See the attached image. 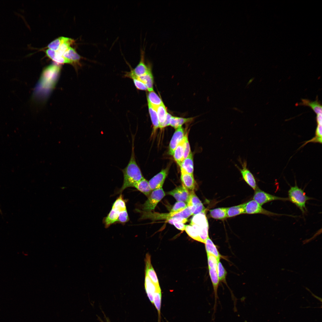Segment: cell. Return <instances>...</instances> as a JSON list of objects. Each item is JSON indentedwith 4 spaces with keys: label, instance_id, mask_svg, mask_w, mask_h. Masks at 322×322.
<instances>
[{
    "label": "cell",
    "instance_id": "6da1fadb",
    "mask_svg": "<svg viewBox=\"0 0 322 322\" xmlns=\"http://www.w3.org/2000/svg\"><path fill=\"white\" fill-rule=\"evenodd\" d=\"M132 145L131 156L126 166L122 170L123 175V185L119 191L121 193L129 187H134L135 184L144 177L138 165L135 158L134 151V136L132 135Z\"/></svg>",
    "mask_w": 322,
    "mask_h": 322
},
{
    "label": "cell",
    "instance_id": "7a4b0ae2",
    "mask_svg": "<svg viewBox=\"0 0 322 322\" xmlns=\"http://www.w3.org/2000/svg\"><path fill=\"white\" fill-rule=\"evenodd\" d=\"M195 230L199 238V242L205 244L209 236V225L205 212L193 215L190 225Z\"/></svg>",
    "mask_w": 322,
    "mask_h": 322
},
{
    "label": "cell",
    "instance_id": "3957f363",
    "mask_svg": "<svg viewBox=\"0 0 322 322\" xmlns=\"http://www.w3.org/2000/svg\"><path fill=\"white\" fill-rule=\"evenodd\" d=\"M127 210L126 201L121 194L113 203L112 208L103 219L105 227L108 228L111 225L117 223L120 213Z\"/></svg>",
    "mask_w": 322,
    "mask_h": 322
},
{
    "label": "cell",
    "instance_id": "277c9868",
    "mask_svg": "<svg viewBox=\"0 0 322 322\" xmlns=\"http://www.w3.org/2000/svg\"><path fill=\"white\" fill-rule=\"evenodd\" d=\"M288 194L289 201L298 208L303 214H305L307 211L306 202L312 198L307 196L304 191L298 186L296 183L294 186L290 187Z\"/></svg>",
    "mask_w": 322,
    "mask_h": 322
},
{
    "label": "cell",
    "instance_id": "5b68a950",
    "mask_svg": "<svg viewBox=\"0 0 322 322\" xmlns=\"http://www.w3.org/2000/svg\"><path fill=\"white\" fill-rule=\"evenodd\" d=\"M165 195L162 188L152 191L148 199L142 206L143 211L149 212L154 210L158 203Z\"/></svg>",
    "mask_w": 322,
    "mask_h": 322
},
{
    "label": "cell",
    "instance_id": "8992f818",
    "mask_svg": "<svg viewBox=\"0 0 322 322\" xmlns=\"http://www.w3.org/2000/svg\"><path fill=\"white\" fill-rule=\"evenodd\" d=\"M253 199L260 205L275 200L289 201L288 198H284L273 195L266 192L258 187L255 190Z\"/></svg>",
    "mask_w": 322,
    "mask_h": 322
},
{
    "label": "cell",
    "instance_id": "52a82bcc",
    "mask_svg": "<svg viewBox=\"0 0 322 322\" xmlns=\"http://www.w3.org/2000/svg\"><path fill=\"white\" fill-rule=\"evenodd\" d=\"M245 213L261 214L268 216H280L284 215V214L274 213L264 208L261 206L253 199L245 203Z\"/></svg>",
    "mask_w": 322,
    "mask_h": 322
},
{
    "label": "cell",
    "instance_id": "ba28073f",
    "mask_svg": "<svg viewBox=\"0 0 322 322\" xmlns=\"http://www.w3.org/2000/svg\"><path fill=\"white\" fill-rule=\"evenodd\" d=\"M239 160L242 168H240L236 165H235L236 166L239 170L244 181L255 191L258 187L254 176L247 167V161L245 160L242 161L240 159Z\"/></svg>",
    "mask_w": 322,
    "mask_h": 322
},
{
    "label": "cell",
    "instance_id": "9c48e42d",
    "mask_svg": "<svg viewBox=\"0 0 322 322\" xmlns=\"http://www.w3.org/2000/svg\"><path fill=\"white\" fill-rule=\"evenodd\" d=\"M145 50L143 49L140 50V61L134 69L131 68L130 71L134 75L140 77L143 75L151 70V64H146L145 61Z\"/></svg>",
    "mask_w": 322,
    "mask_h": 322
},
{
    "label": "cell",
    "instance_id": "30bf717a",
    "mask_svg": "<svg viewBox=\"0 0 322 322\" xmlns=\"http://www.w3.org/2000/svg\"><path fill=\"white\" fill-rule=\"evenodd\" d=\"M186 204L187 206L191 208L193 215L205 212V208L194 191L190 192L189 198Z\"/></svg>",
    "mask_w": 322,
    "mask_h": 322
},
{
    "label": "cell",
    "instance_id": "8fae6325",
    "mask_svg": "<svg viewBox=\"0 0 322 322\" xmlns=\"http://www.w3.org/2000/svg\"><path fill=\"white\" fill-rule=\"evenodd\" d=\"M168 171V168L162 169L149 180L148 183L152 191L162 188Z\"/></svg>",
    "mask_w": 322,
    "mask_h": 322
},
{
    "label": "cell",
    "instance_id": "7c38bea8",
    "mask_svg": "<svg viewBox=\"0 0 322 322\" xmlns=\"http://www.w3.org/2000/svg\"><path fill=\"white\" fill-rule=\"evenodd\" d=\"M167 193L173 196L177 201L186 203L190 196V192L182 184L168 192Z\"/></svg>",
    "mask_w": 322,
    "mask_h": 322
},
{
    "label": "cell",
    "instance_id": "4fadbf2b",
    "mask_svg": "<svg viewBox=\"0 0 322 322\" xmlns=\"http://www.w3.org/2000/svg\"><path fill=\"white\" fill-rule=\"evenodd\" d=\"M185 134L184 129L182 126L176 129L169 145V153L170 155H173L175 149L183 139Z\"/></svg>",
    "mask_w": 322,
    "mask_h": 322
},
{
    "label": "cell",
    "instance_id": "5bb4252c",
    "mask_svg": "<svg viewBox=\"0 0 322 322\" xmlns=\"http://www.w3.org/2000/svg\"><path fill=\"white\" fill-rule=\"evenodd\" d=\"M124 76L129 78L133 77L137 78L145 84L149 92L153 91L154 80L151 70L145 75L140 77L136 76L130 72H126Z\"/></svg>",
    "mask_w": 322,
    "mask_h": 322
},
{
    "label": "cell",
    "instance_id": "9a60e30c",
    "mask_svg": "<svg viewBox=\"0 0 322 322\" xmlns=\"http://www.w3.org/2000/svg\"><path fill=\"white\" fill-rule=\"evenodd\" d=\"M145 262V275L148 276L155 285L160 286L156 274L151 263V256L148 253L146 255Z\"/></svg>",
    "mask_w": 322,
    "mask_h": 322
},
{
    "label": "cell",
    "instance_id": "2e32d148",
    "mask_svg": "<svg viewBox=\"0 0 322 322\" xmlns=\"http://www.w3.org/2000/svg\"><path fill=\"white\" fill-rule=\"evenodd\" d=\"M181 179L182 184L188 190L194 191L195 188L196 182L193 174H191L184 171H181Z\"/></svg>",
    "mask_w": 322,
    "mask_h": 322
},
{
    "label": "cell",
    "instance_id": "e0dca14e",
    "mask_svg": "<svg viewBox=\"0 0 322 322\" xmlns=\"http://www.w3.org/2000/svg\"><path fill=\"white\" fill-rule=\"evenodd\" d=\"M144 285L148 297L151 302L153 304V294L157 290L160 289V287L155 285L148 277L146 275L145 276Z\"/></svg>",
    "mask_w": 322,
    "mask_h": 322
},
{
    "label": "cell",
    "instance_id": "ac0fdd59",
    "mask_svg": "<svg viewBox=\"0 0 322 322\" xmlns=\"http://www.w3.org/2000/svg\"><path fill=\"white\" fill-rule=\"evenodd\" d=\"M180 171L187 173L193 174L194 166L193 156L191 151L188 156L184 159L179 165Z\"/></svg>",
    "mask_w": 322,
    "mask_h": 322
},
{
    "label": "cell",
    "instance_id": "d6986e66",
    "mask_svg": "<svg viewBox=\"0 0 322 322\" xmlns=\"http://www.w3.org/2000/svg\"><path fill=\"white\" fill-rule=\"evenodd\" d=\"M63 56L69 61L70 64L74 66L79 65L81 58L75 49L71 47L64 53Z\"/></svg>",
    "mask_w": 322,
    "mask_h": 322
},
{
    "label": "cell",
    "instance_id": "ffe728a7",
    "mask_svg": "<svg viewBox=\"0 0 322 322\" xmlns=\"http://www.w3.org/2000/svg\"><path fill=\"white\" fill-rule=\"evenodd\" d=\"M184 137L175 149L172 155L175 161L179 166L184 159Z\"/></svg>",
    "mask_w": 322,
    "mask_h": 322
},
{
    "label": "cell",
    "instance_id": "44dd1931",
    "mask_svg": "<svg viewBox=\"0 0 322 322\" xmlns=\"http://www.w3.org/2000/svg\"><path fill=\"white\" fill-rule=\"evenodd\" d=\"M207 254H211L214 256L219 261L222 257L216 245L214 244L209 236H208L205 243Z\"/></svg>",
    "mask_w": 322,
    "mask_h": 322
},
{
    "label": "cell",
    "instance_id": "7402d4cb",
    "mask_svg": "<svg viewBox=\"0 0 322 322\" xmlns=\"http://www.w3.org/2000/svg\"><path fill=\"white\" fill-rule=\"evenodd\" d=\"M299 105L308 106L310 107L316 114L322 113V106L318 100V98L315 101H311L307 99H302L301 102L300 103Z\"/></svg>",
    "mask_w": 322,
    "mask_h": 322
},
{
    "label": "cell",
    "instance_id": "603a6c76",
    "mask_svg": "<svg viewBox=\"0 0 322 322\" xmlns=\"http://www.w3.org/2000/svg\"><path fill=\"white\" fill-rule=\"evenodd\" d=\"M133 187L148 197L151 191L148 182L144 177L136 183Z\"/></svg>",
    "mask_w": 322,
    "mask_h": 322
},
{
    "label": "cell",
    "instance_id": "cb8c5ba5",
    "mask_svg": "<svg viewBox=\"0 0 322 322\" xmlns=\"http://www.w3.org/2000/svg\"><path fill=\"white\" fill-rule=\"evenodd\" d=\"M227 208H219L210 210V217L217 219H223L227 218Z\"/></svg>",
    "mask_w": 322,
    "mask_h": 322
},
{
    "label": "cell",
    "instance_id": "d4e9b609",
    "mask_svg": "<svg viewBox=\"0 0 322 322\" xmlns=\"http://www.w3.org/2000/svg\"><path fill=\"white\" fill-rule=\"evenodd\" d=\"M245 203L227 208V217H233L245 213Z\"/></svg>",
    "mask_w": 322,
    "mask_h": 322
},
{
    "label": "cell",
    "instance_id": "484cf974",
    "mask_svg": "<svg viewBox=\"0 0 322 322\" xmlns=\"http://www.w3.org/2000/svg\"><path fill=\"white\" fill-rule=\"evenodd\" d=\"M193 118V117L185 118L172 116L170 118L169 126L176 129L182 126L183 124L192 121Z\"/></svg>",
    "mask_w": 322,
    "mask_h": 322
},
{
    "label": "cell",
    "instance_id": "4316f807",
    "mask_svg": "<svg viewBox=\"0 0 322 322\" xmlns=\"http://www.w3.org/2000/svg\"><path fill=\"white\" fill-rule=\"evenodd\" d=\"M147 100L148 102L155 109L163 103L161 99L154 90L149 92L147 95Z\"/></svg>",
    "mask_w": 322,
    "mask_h": 322
},
{
    "label": "cell",
    "instance_id": "83f0119b",
    "mask_svg": "<svg viewBox=\"0 0 322 322\" xmlns=\"http://www.w3.org/2000/svg\"><path fill=\"white\" fill-rule=\"evenodd\" d=\"M149 112L153 126V132L155 133L159 128L160 124L157 113L155 109L148 102Z\"/></svg>",
    "mask_w": 322,
    "mask_h": 322
},
{
    "label": "cell",
    "instance_id": "f1b7e54d",
    "mask_svg": "<svg viewBox=\"0 0 322 322\" xmlns=\"http://www.w3.org/2000/svg\"><path fill=\"white\" fill-rule=\"evenodd\" d=\"M74 40L66 37L64 41L61 44L58 49L55 51L56 55L58 57H62L64 53L68 49L70 45L74 42Z\"/></svg>",
    "mask_w": 322,
    "mask_h": 322
},
{
    "label": "cell",
    "instance_id": "f546056e",
    "mask_svg": "<svg viewBox=\"0 0 322 322\" xmlns=\"http://www.w3.org/2000/svg\"><path fill=\"white\" fill-rule=\"evenodd\" d=\"M155 110L157 113L160 126L165 122L168 112L163 103L157 107Z\"/></svg>",
    "mask_w": 322,
    "mask_h": 322
},
{
    "label": "cell",
    "instance_id": "4dcf8cb0",
    "mask_svg": "<svg viewBox=\"0 0 322 322\" xmlns=\"http://www.w3.org/2000/svg\"><path fill=\"white\" fill-rule=\"evenodd\" d=\"M162 294L161 289L157 290L153 294V304L157 309L158 315V322H160V309Z\"/></svg>",
    "mask_w": 322,
    "mask_h": 322
},
{
    "label": "cell",
    "instance_id": "1f68e13d",
    "mask_svg": "<svg viewBox=\"0 0 322 322\" xmlns=\"http://www.w3.org/2000/svg\"><path fill=\"white\" fill-rule=\"evenodd\" d=\"M45 52L47 55L53 61L60 64L68 63H70L68 60L64 57H58L56 55L55 51L50 49L46 50Z\"/></svg>",
    "mask_w": 322,
    "mask_h": 322
},
{
    "label": "cell",
    "instance_id": "d6a6232c",
    "mask_svg": "<svg viewBox=\"0 0 322 322\" xmlns=\"http://www.w3.org/2000/svg\"><path fill=\"white\" fill-rule=\"evenodd\" d=\"M217 272L219 281L226 284V279L227 272L220 261L218 264Z\"/></svg>",
    "mask_w": 322,
    "mask_h": 322
},
{
    "label": "cell",
    "instance_id": "836d02e7",
    "mask_svg": "<svg viewBox=\"0 0 322 322\" xmlns=\"http://www.w3.org/2000/svg\"><path fill=\"white\" fill-rule=\"evenodd\" d=\"M66 37L61 36L59 37L50 42L47 47L50 49L56 51L61 44L64 41Z\"/></svg>",
    "mask_w": 322,
    "mask_h": 322
},
{
    "label": "cell",
    "instance_id": "e575fe53",
    "mask_svg": "<svg viewBox=\"0 0 322 322\" xmlns=\"http://www.w3.org/2000/svg\"><path fill=\"white\" fill-rule=\"evenodd\" d=\"M185 230L191 238L199 242V238L197 234L192 226L191 225H185Z\"/></svg>",
    "mask_w": 322,
    "mask_h": 322
},
{
    "label": "cell",
    "instance_id": "d590c367",
    "mask_svg": "<svg viewBox=\"0 0 322 322\" xmlns=\"http://www.w3.org/2000/svg\"><path fill=\"white\" fill-rule=\"evenodd\" d=\"M187 204L182 201H177L174 204L170 212H174L182 211L187 207Z\"/></svg>",
    "mask_w": 322,
    "mask_h": 322
},
{
    "label": "cell",
    "instance_id": "8d00e7d4",
    "mask_svg": "<svg viewBox=\"0 0 322 322\" xmlns=\"http://www.w3.org/2000/svg\"><path fill=\"white\" fill-rule=\"evenodd\" d=\"M184 159L186 158L191 151L188 138V134L186 132L184 136Z\"/></svg>",
    "mask_w": 322,
    "mask_h": 322
},
{
    "label": "cell",
    "instance_id": "74e56055",
    "mask_svg": "<svg viewBox=\"0 0 322 322\" xmlns=\"http://www.w3.org/2000/svg\"><path fill=\"white\" fill-rule=\"evenodd\" d=\"M129 220V217L127 210H126L121 212L119 216L117 222L120 223L124 224Z\"/></svg>",
    "mask_w": 322,
    "mask_h": 322
},
{
    "label": "cell",
    "instance_id": "f35d334b",
    "mask_svg": "<svg viewBox=\"0 0 322 322\" xmlns=\"http://www.w3.org/2000/svg\"><path fill=\"white\" fill-rule=\"evenodd\" d=\"M130 78L133 80L134 85L137 89L142 90H148L145 84L139 80L133 77H131Z\"/></svg>",
    "mask_w": 322,
    "mask_h": 322
},
{
    "label": "cell",
    "instance_id": "ab89813d",
    "mask_svg": "<svg viewBox=\"0 0 322 322\" xmlns=\"http://www.w3.org/2000/svg\"><path fill=\"white\" fill-rule=\"evenodd\" d=\"M167 222L169 223L174 225V226L178 229L183 231L185 230V225L182 222L176 221H171L170 220H167Z\"/></svg>",
    "mask_w": 322,
    "mask_h": 322
},
{
    "label": "cell",
    "instance_id": "60d3db41",
    "mask_svg": "<svg viewBox=\"0 0 322 322\" xmlns=\"http://www.w3.org/2000/svg\"><path fill=\"white\" fill-rule=\"evenodd\" d=\"M172 116L171 114L168 113L166 120L165 122L162 125L160 126L159 128L162 129L169 126L170 120Z\"/></svg>",
    "mask_w": 322,
    "mask_h": 322
},
{
    "label": "cell",
    "instance_id": "b9f144b4",
    "mask_svg": "<svg viewBox=\"0 0 322 322\" xmlns=\"http://www.w3.org/2000/svg\"><path fill=\"white\" fill-rule=\"evenodd\" d=\"M316 137L322 138V125L317 124L315 131Z\"/></svg>",
    "mask_w": 322,
    "mask_h": 322
},
{
    "label": "cell",
    "instance_id": "7bdbcfd3",
    "mask_svg": "<svg viewBox=\"0 0 322 322\" xmlns=\"http://www.w3.org/2000/svg\"><path fill=\"white\" fill-rule=\"evenodd\" d=\"M322 113L317 114L316 120L317 124L322 125Z\"/></svg>",
    "mask_w": 322,
    "mask_h": 322
}]
</instances>
